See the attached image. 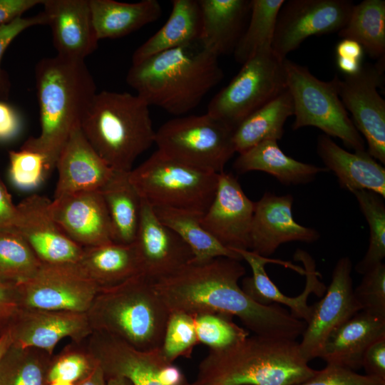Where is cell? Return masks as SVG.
Masks as SVG:
<instances>
[{"label": "cell", "mask_w": 385, "mask_h": 385, "mask_svg": "<svg viewBox=\"0 0 385 385\" xmlns=\"http://www.w3.org/2000/svg\"><path fill=\"white\" fill-rule=\"evenodd\" d=\"M362 367L366 374L385 381V337L375 341L366 350Z\"/></svg>", "instance_id": "obj_48"}, {"label": "cell", "mask_w": 385, "mask_h": 385, "mask_svg": "<svg viewBox=\"0 0 385 385\" xmlns=\"http://www.w3.org/2000/svg\"><path fill=\"white\" fill-rule=\"evenodd\" d=\"M50 211L65 234L82 247L113 242L110 218L100 190L53 198Z\"/></svg>", "instance_id": "obj_21"}, {"label": "cell", "mask_w": 385, "mask_h": 385, "mask_svg": "<svg viewBox=\"0 0 385 385\" xmlns=\"http://www.w3.org/2000/svg\"><path fill=\"white\" fill-rule=\"evenodd\" d=\"M284 0H251L250 21L234 50L243 64L257 53L272 48L279 11Z\"/></svg>", "instance_id": "obj_37"}, {"label": "cell", "mask_w": 385, "mask_h": 385, "mask_svg": "<svg viewBox=\"0 0 385 385\" xmlns=\"http://www.w3.org/2000/svg\"><path fill=\"white\" fill-rule=\"evenodd\" d=\"M384 62L362 65L359 72L339 81V97L351 120L363 135L367 152L385 163V101L378 88L384 83Z\"/></svg>", "instance_id": "obj_14"}, {"label": "cell", "mask_w": 385, "mask_h": 385, "mask_svg": "<svg viewBox=\"0 0 385 385\" xmlns=\"http://www.w3.org/2000/svg\"><path fill=\"white\" fill-rule=\"evenodd\" d=\"M12 343V338L9 329L0 335V360Z\"/></svg>", "instance_id": "obj_55"}, {"label": "cell", "mask_w": 385, "mask_h": 385, "mask_svg": "<svg viewBox=\"0 0 385 385\" xmlns=\"http://www.w3.org/2000/svg\"><path fill=\"white\" fill-rule=\"evenodd\" d=\"M352 193L369 227L367 251L355 267L357 273L364 274L385 257V205L383 197L372 191L359 190Z\"/></svg>", "instance_id": "obj_39"}, {"label": "cell", "mask_w": 385, "mask_h": 385, "mask_svg": "<svg viewBox=\"0 0 385 385\" xmlns=\"http://www.w3.org/2000/svg\"><path fill=\"white\" fill-rule=\"evenodd\" d=\"M97 364L86 348H66L53 358L48 372V381H62L77 383L87 376Z\"/></svg>", "instance_id": "obj_43"}, {"label": "cell", "mask_w": 385, "mask_h": 385, "mask_svg": "<svg viewBox=\"0 0 385 385\" xmlns=\"http://www.w3.org/2000/svg\"><path fill=\"white\" fill-rule=\"evenodd\" d=\"M317 150L341 188L351 192L369 190L385 197V169L367 150L348 152L324 134L318 137Z\"/></svg>", "instance_id": "obj_25"}, {"label": "cell", "mask_w": 385, "mask_h": 385, "mask_svg": "<svg viewBox=\"0 0 385 385\" xmlns=\"http://www.w3.org/2000/svg\"><path fill=\"white\" fill-rule=\"evenodd\" d=\"M239 173L262 171L284 185L305 184L316 175L327 171L325 168L298 161L287 155L276 140H265L240 153L234 163Z\"/></svg>", "instance_id": "obj_28"}, {"label": "cell", "mask_w": 385, "mask_h": 385, "mask_svg": "<svg viewBox=\"0 0 385 385\" xmlns=\"http://www.w3.org/2000/svg\"><path fill=\"white\" fill-rule=\"evenodd\" d=\"M245 260L252 270V276L242 279V290L255 302L269 305L278 304L287 307L294 317L307 323L311 316L312 306L308 305L311 293L322 296L326 287L317 278L315 264L312 258L305 252L298 250L294 258L301 260L304 265L306 274L305 287L299 295L294 297L284 294L270 279L265 270V265L274 260L262 256L250 250H234Z\"/></svg>", "instance_id": "obj_22"}, {"label": "cell", "mask_w": 385, "mask_h": 385, "mask_svg": "<svg viewBox=\"0 0 385 385\" xmlns=\"http://www.w3.org/2000/svg\"><path fill=\"white\" fill-rule=\"evenodd\" d=\"M48 385H76V384L71 382L55 381L50 382Z\"/></svg>", "instance_id": "obj_57"}, {"label": "cell", "mask_w": 385, "mask_h": 385, "mask_svg": "<svg viewBox=\"0 0 385 385\" xmlns=\"http://www.w3.org/2000/svg\"><path fill=\"white\" fill-rule=\"evenodd\" d=\"M16 285L21 307L85 313L101 289L78 262L42 263L32 277Z\"/></svg>", "instance_id": "obj_12"}, {"label": "cell", "mask_w": 385, "mask_h": 385, "mask_svg": "<svg viewBox=\"0 0 385 385\" xmlns=\"http://www.w3.org/2000/svg\"><path fill=\"white\" fill-rule=\"evenodd\" d=\"M93 25L99 40L125 36L157 21L162 9L156 0L136 3L89 0Z\"/></svg>", "instance_id": "obj_29"}, {"label": "cell", "mask_w": 385, "mask_h": 385, "mask_svg": "<svg viewBox=\"0 0 385 385\" xmlns=\"http://www.w3.org/2000/svg\"><path fill=\"white\" fill-rule=\"evenodd\" d=\"M86 348L106 379L122 376L133 385H189L183 372L169 361L161 348L139 350L113 337L93 332Z\"/></svg>", "instance_id": "obj_11"}, {"label": "cell", "mask_w": 385, "mask_h": 385, "mask_svg": "<svg viewBox=\"0 0 385 385\" xmlns=\"http://www.w3.org/2000/svg\"><path fill=\"white\" fill-rule=\"evenodd\" d=\"M21 128L17 111L6 101H0V141L15 138Z\"/></svg>", "instance_id": "obj_49"}, {"label": "cell", "mask_w": 385, "mask_h": 385, "mask_svg": "<svg viewBox=\"0 0 385 385\" xmlns=\"http://www.w3.org/2000/svg\"><path fill=\"white\" fill-rule=\"evenodd\" d=\"M57 56L83 60L98 46L89 0H43Z\"/></svg>", "instance_id": "obj_23"}, {"label": "cell", "mask_w": 385, "mask_h": 385, "mask_svg": "<svg viewBox=\"0 0 385 385\" xmlns=\"http://www.w3.org/2000/svg\"><path fill=\"white\" fill-rule=\"evenodd\" d=\"M198 0H173L165 24L133 53L132 64L155 54L198 41L201 32Z\"/></svg>", "instance_id": "obj_30"}, {"label": "cell", "mask_w": 385, "mask_h": 385, "mask_svg": "<svg viewBox=\"0 0 385 385\" xmlns=\"http://www.w3.org/2000/svg\"><path fill=\"white\" fill-rule=\"evenodd\" d=\"M245 272L240 261L232 258L191 261L154 286L170 314L237 317L254 334L297 340L305 322L280 304L263 305L252 299L238 284Z\"/></svg>", "instance_id": "obj_1"}, {"label": "cell", "mask_w": 385, "mask_h": 385, "mask_svg": "<svg viewBox=\"0 0 385 385\" xmlns=\"http://www.w3.org/2000/svg\"><path fill=\"white\" fill-rule=\"evenodd\" d=\"M292 99L287 89L246 118L234 130L236 153H242L265 140H279L284 125L293 115Z\"/></svg>", "instance_id": "obj_33"}, {"label": "cell", "mask_w": 385, "mask_h": 385, "mask_svg": "<svg viewBox=\"0 0 385 385\" xmlns=\"http://www.w3.org/2000/svg\"><path fill=\"white\" fill-rule=\"evenodd\" d=\"M297 340L254 334L210 349L189 385H297L317 373Z\"/></svg>", "instance_id": "obj_4"}, {"label": "cell", "mask_w": 385, "mask_h": 385, "mask_svg": "<svg viewBox=\"0 0 385 385\" xmlns=\"http://www.w3.org/2000/svg\"><path fill=\"white\" fill-rule=\"evenodd\" d=\"M13 344L44 350L51 355L64 338L81 344L92 334L87 314L21 307L9 329Z\"/></svg>", "instance_id": "obj_19"}, {"label": "cell", "mask_w": 385, "mask_h": 385, "mask_svg": "<svg viewBox=\"0 0 385 385\" xmlns=\"http://www.w3.org/2000/svg\"><path fill=\"white\" fill-rule=\"evenodd\" d=\"M21 308L17 285L0 281V335L9 329Z\"/></svg>", "instance_id": "obj_47"}, {"label": "cell", "mask_w": 385, "mask_h": 385, "mask_svg": "<svg viewBox=\"0 0 385 385\" xmlns=\"http://www.w3.org/2000/svg\"><path fill=\"white\" fill-rule=\"evenodd\" d=\"M223 76L218 58L196 41L132 64L126 82L149 106L181 116L197 107Z\"/></svg>", "instance_id": "obj_2"}, {"label": "cell", "mask_w": 385, "mask_h": 385, "mask_svg": "<svg viewBox=\"0 0 385 385\" xmlns=\"http://www.w3.org/2000/svg\"><path fill=\"white\" fill-rule=\"evenodd\" d=\"M255 202L244 192L237 179L219 173L217 190L201 216L204 228L221 245L232 250H250V230Z\"/></svg>", "instance_id": "obj_16"}, {"label": "cell", "mask_w": 385, "mask_h": 385, "mask_svg": "<svg viewBox=\"0 0 385 385\" xmlns=\"http://www.w3.org/2000/svg\"><path fill=\"white\" fill-rule=\"evenodd\" d=\"M352 263L349 257L336 263L324 296L312 306V313L302 339L299 342L303 357L307 361L320 357L333 332L361 311L352 287Z\"/></svg>", "instance_id": "obj_15"}, {"label": "cell", "mask_w": 385, "mask_h": 385, "mask_svg": "<svg viewBox=\"0 0 385 385\" xmlns=\"http://www.w3.org/2000/svg\"><path fill=\"white\" fill-rule=\"evenodd\" d=\"M293 197L266 192L255 202L250 230V250L264 257L273 254L282 244L293 241L312 243L317 230L297 223L292 215Z\"/></svg>", "instance_id": "obj_20"}, {"label": "cell", "mask_w": 385, "mask_h": 385, "mask_svg": "<svg viewBox=\"0 0 385 385\" xmlns=\"http://www.w3.org/2000/svg\"><path fill=\"white\" fill-rule=\"evenodd\" d=\"M110 218L113 242H134L140 218L142 197L130 178V172L113 170L100 190Z\"/></svg>", "instance_id": "obj_31"}, {"label": "cell", "mask_w": 385, "mask_h": 385, "mask_svg": "<svg viewBox=\"0 0 385 385\" xmlns=\"http://www.w3.org/2000/svg\"><path fill=\"white\" fill-rule=\"evenodd\" d=\"M76 385H107V379L103 369L97 362L90 373Z\"/></svg>", "instance_id": "obj_53"}, {"label": "cell", "mask_w": 385, "mask_h": 385, "mask_svg": "<svg viewBox=\"0 0 385 385\" xmlns=\"http://www.w3.org/2000/svg\"><path fill=\"white\" fill-rule=\"evenodd\" d=\"M287 89L284 59L269 48L242 64L237 74L211 99L206 113L235 130Z\"/></svg>", "instance_id": "obj_10"}, {"label": "cell", "mask_w": 385, "mask_h": 385, "mask_svg": "<svg viewBox=\"0 0 385 385\" xmlns=\"http://www.w3.org/2000/svg\"><path fill=\"white\" fill-rule=\"evenodd\" d=\"M150 106L138 95L96 93L80 124L96 152L115 171L130 172L137 158L155 143Z\"/></svg>", "instance_id": "obj_6"}, {"label": "cell", "mask_w": 385, "mask_h": 385, "mask_svg": "<svg viewBox=\"0 0 385 385\" xmlns=\"http://www.w3.org/2000/svg\"><path fill=\"white\" fill-rule=\"evenodd\" d=\"M58 180L53 198L100 190L113 173L84 136L81 126L69 135L57 159Z\"/></svg>", "instance_id": "obj_24"}, {"label": "cell", "mask_w": 385, "mask_h": 385, "mask_svg": "<svg viewBox=\"0 0 385 385\" xmlns=\"http://www.w3.org/2000/svg\"><path fill=\"white\" fill-rule=\"evenodd\" d=\"M354 294L361 311L385 317V265L381 262L365 272Z\"/></svg>", "instance_id": "obj_44"}, {"label": "cell", "mask_w": 385, "mask_h": 385, "mask_svg": "<svg viewBox=\"0 0 385 385\" xmlns=\"http://www.w3.org/2000/svg\"><path fill=\"white\" fill-rule=\"evenodd\" d=\"M232 319L215 314L194 317L198 343L208 346L210 349H222L248 337V331L236 324Z\"/></svg>", "instance_id": "obj_40"}, {"label": "cell", "mask_w": 385, "mask_h": 385, "mask_svg": "<svg viewBox=\"0 0 385 385\" xmlns=\"http://www.w3.org/2000/svg\"><path fill=\"white\" fill-rule=\"evenodd\" d=\"M354 5L349 0L285 1L278 14L272 51L285 59L308 37L339 32Z\"/></svg>", "instance_id": "obj_13"}, {"label": "cell", "mask_w": 385, "mask_h": 385, "mask_svg": "<svg viewBox=\"0 0 385 385\" xmlns=\"http://www.w3.org/2000/svg\"><path fill=\"white\" fill-rule=\"evenodd\" d=\"M86 314L93 332L143 351L161 348L170 316L154 282L142 273L101 288Z\"/></svg>", "instance_id": "obj_5"}, {"label": "cell", "mask_w": 385, "mask_h": 385, "mask_svg": "<svg viewBox=\"0 0 385 385\" xmlns=\"http://www.w3.org/2000/svg\"><path fill=\"white\" fill-rule=\"evenodd\" d=\"M35 78L41 131L21 148L42 154L51 171L71 132L80 125L96 86L83 60L57 55L38 62Z\"/></svg>", "instance_id": "obj_3"}, {"label": "cell", "mask_w": 385, "mask_h": 385, "mask_svg": "<svg viewBox=\"0 0 385 385\" xmlns=\"http://www.w3.org/2000/svg\"><path fill=\"white\" fill-rule=\"evenodd\" d=\"M101 288L117 285L141 273L135 245L114 242L83 247L78 262Z\"/></svg>", "instance_id": "obj_32"}, {"label": "cell", "mask_w": 385, "mask_h": 385, "mask_svg": "<svg viewBox=\"0 0 385 385\" xmlns=\"http://www.w3.org/2000/svg\"><path fill=\"white\" fill-rule=\"evenodd\" d=\"M53 355L12 343L0 360V385H48Z\"/></svg>", "instance_id": "obj_36"}, {"label": "cell", "mask_w": 385, "mask_h": 385, "mask_svg": "<svg viewBox=\"0 0 385 385\" xmlns=\"http://www.w3.org/2000/svg\"><path fill=\"white\" fill-rule=\"evenodd\" d=\"M160 221L174 231L190 248L194 262H205L216 257L242 260L236 252L221 245L202 226V215L170 207H153Z\"/></svg>", "instance_id": "obj_34"}, {"label": "cell", "mask_w": 385, "mask_h": 385, "mask_svg": "<svg viewBox=\"0 0 385 385\" xmlns=\"http://www.w3.org/2000/svg\"><path fill=\"white\" fill-rule=\"evenodd\" d=\"M41 265L15 227L0 229V281L19 284L32 277Z\"/></svg>", "instance_id": "obj_38"}, {"label": "cell", "mask_w": 385, "mask_h": 385, "mask_svg": "<svg viewBox=\"0 0 385 385\" xmlns=\"http://www.w3.org/2000/svg\"><path fill=\"white\" fill-rule=\"evenodd\" d=\"M201 32L198 41L217 58L233 53L246 27L251 0H198Z\"/></svg>", "instance_id": "obj_26"}, {"label": "cell", "mask_w": 385, "mask_h": 385, "mask_svg": "<svg viewBox=\"0 0 385 385\" xmlns=\"http://www.w3.org/2000/svg\"><path fill=\"white\" fill-rule=\"evenodd\" d=\"M362 46L356 41L342 38L336 46L337 57L361 61L364 55Z\"/></svg>", "instance_id": "obj_52"}, {"label": "cell", "mask_w": 385, "mask_h": 385, "mask_svg": "<svg viewBox=\"0 0 385 385\" xmlns=\"http://www.w3.org/2000/svg\"><path fill=\"white\" fill-rule=\"evenodd\" d=\"M12 183L22 190L38 187L51 173L45 157L36 151L20 148L9 152Z\"/></svg>", "instance_id": "obj_42"}, {"label": "cell", "mask_w": 385, "mask_h": 385, "mask_svg": "<svg viewBox=\"0 0 385 385\" xmlns=\"http://www.w3.org/2000/svg\"><path fill=\"white\" fill-rule=\"evenodd\" d=\"M337 65L346 76L356 73L362 66L361 61L339 57H337Z\"/></svg>", "instance_id": "obj_54"}, {"label": "cell", "mask_w": 385, "mask_h": 385, "mask_svg": "<svg viewBox=\"0 0 385 385\" xmlns=\"http://www.w3.org/2000/svg\"><path fill=\"white\" fill-rule=\"evenodd\" d=\"M234 129L207 113L178 116L155 131L158 150L205 171L220 173L236 153Z\"/></svg>", "instance_id": "obj_9"}, {"label": "cell", "mask_w": 385, "mask_h": 385, "mask_svg": "<svg viewBox=\"0 0 385 385\" xmlns=\"http://www.w3.org/2000/svg\"><path fill=\"white\" fill-rule=\"evenodd\" d=\"M385 337V317L360 311L342 324L327 340L319 358L327 364L356 370L375 341Z\"/></svg>", "instance_id": "obj_27"}, {"label": "cell", "mask_w": 385, "mask_h": 385, "mask_svg": "<svg viewBox=\"0 0 385 385\" xmlns=\"http://www.w3.org/2000/svg\"><path fill=\"white\" fill-rule=\"evenodd\" d=\"M134 244L141 273L154 282L172 274L193 260L188 245L160 221L153 207L143 198Z\"/></svg>", "instance_id": "obj_18"}, {"label": "cell", "mask_w": 385, "mask_h": 385, "mask_svg": "<svg viewBox=\"0 0 385 385\" xmlns=\"http://www.w3.org/2000/svg\"><path fill=\"white\" fill-rule=\"evenodd\" d=\"M107 385H133L132 383L125 377L111 376L107 378Z\"/></svg>", "instance_id": "obj_56"}, {"label": "cell", "mask_w": 385, "mask_h": 385, "mask_svg": "<svg viewBox=\"0 0 385 385\" xmlns=\"http://www.w3.org/2000/svg\"><path fill=\"white\" fill-rule=\"evenodd\" d=\"M18 210L0 177V229L15 227Z\"/></svg>", "instance_id": "obj_51"}, {"label": "cell", "mask_w": 385, "mask_h": 385, "mask_svg": "<svg viewBox=\"0 0 385 385\" xmlns=\"http://www.w3.org/2000/svg\"><path fill=\"white\" fill-rule=\"evenodd\" d=\"M338 34L359 43L377 62H385V1L364 0L354 4Z\"/></svg>", "instance_id": "obj_35"}, {"label": "cell", "mask_w": 385, "mask_h": 385, "mask_svg": "<svg viewBox=\"0 0 385 385\" xmlns=\"http://www.w3.org/2000/svg\"><path fill=\"white\" fill-rule=\"evenodd\" d=\"M51 200L30 195L16 205L15 228L21 234L42 263L61 265L79 261L83 247L70 239L53 218Z\"/></svg>", "instance_id": "obj_17"}, {"label": "cell", "mask_w": 385, "mask_h": 385, "mask_svg": "<svg viewBox=\"0 0 385 385\" xmlns=\"http://www.w3.org/2000/svg\"><path fill=\"white\" fill-rule=\"evenodd\" d=\"M38 25H47L43 11L31 17L21 16L0 26V101L8 99L11 88L8 75L1 67L4 53L17 36L28 28Z\"/></svg>", "instance_id": "obj_45"}, {"label": "cell", "mask_w": 385, "mask_h": 385, "mask_svg": "<svg viewBox=\"0 0 385 385\" xmlns=\"http://www.w3.org/2000/svg\"><path fill=\"white\" fill-rule=\"evenodd\" d=\"M197 344L194 317L180 312L171 313L161 346L164 356L172 362L179 357L190 358Z\"/></svg>", "instance_id": "obj_41"}, {"label": "cell", "mask_w": 385, "mask_h": 385, "mask_svg": "<svg viewBox=\"0 0 385 385\" xmlns=\"http://www.w3.org/2000/svg\"><path fill=\"white\" fill-rule=\"evenodd\" d=\"M284 69L294 108L292 129L314 126L339 138L354 152L366 150L364 138L340 99L339 77L336 74L329 81L319 80L307 67L287 58Z\"/></svg>", "instance_id": "obj_8"}, {"label": "cell", "mask_w": 385, "mask_h": 385, "mask_svg": "<svg viewBox=\"0 0 385 385\" xmlns=\"http://www.w3.org/2000/svg\"><path fill=\"white\" fill-rule=\"evenodd\" d=\"M297 385H385V381L345 367L327 364L314 376Z\"/></svg>", "instance_id": "obj_46"}, {"label": "cell", "mask_w": 385, "mask_h": 385, "mask_svg": "<svg viewBox=\"0 0 385 385\" xmlns=\"http://www.w3.org/2000/svg\"><path fill=\"white\" fill-rule=\"evenodd\" d=\"M219 173L173 160L159 150L130 171L141 197L153 207H170L203 215L210 205Z\"/></svg>", "instance_id": "obj_7"}, {"label": "cell", "mask_w": 385, "mask_h": 385, "mask_svg": "<svg viewBox=\"0 0 385 385\" xmlns=\"http://www.w3.org/2000/svg\"><path fill=\"white\" fill-rule=\"evenodd\" d=\"M43 0H0V26L22 16Z\"/></svg>", "instance_id": "obj_50"}]
</instances>
